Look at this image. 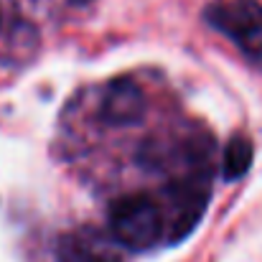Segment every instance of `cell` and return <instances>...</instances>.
Masks as SVG:
<instances>
[{
    "instance_id": "6da1fadb",
    "label": "cell",
    "mask_w": 262,
    "mask_h": 262,
    "mask_svg": "<svg viewBox=\"0 0 262 262\" xmlns=\"http://www.w3.org/2000/svg\"><path fill=\"white\" fill-rule=\"evenodd\" d=\"M110 234L125 250L143 252L158 245L163 234L161 206L145 193H127L110 204Z\"/></svg>"
},
{
    "instance_id": "7a4b0ae2",
    "label": "cell",
    "mask_w": 262,
    "mask_h": 262,
    "mask_svg": "<svg viewBox=\"0 0 262 262\" xmlns=\"http://www.w3.org/2000/svg\"><path fill=\"white\" fill-rule=\"evenodd\" d=\"M204 18L262 67V5L257 0H216L204 10Z\"/></svg>"
},
{
    "instance_id": "3957f363",
    "label": "cell",
    "mask_w": 262,
    "mask_h": 262,
    "mask_svg": "<svg viewBox=\"0 0 262 262\" xmlns=\"http://www.w3.org/2000/svg\"><path fill=\"white\" fill-rule=\"evenodd\" d=\"M209 204V173L193 171L181 178H173L166 188V211L163 214V232L171 242H181L193 227L201 222V214Z\"/></svg>"
},
{
    "instance_id": "277c9868",
    "label": "cell",
    "mask_w": 262,
    "mask_h": 262,
    "mask_svg": "<svg viewBox=\"0 0 262 262\" xmlns=\"http://www.w3.org/2000/svg\"><path fill=\"white\" fill-rule=\"evenodd\" d=\"M145 94L143 89L138 87L133 79H115L104 97H102V104H99V117L102 122L107 125H115V127H130V125H138L145 115Z\"/></svg>"
},
{
    "instance_id": "5b68a950",
    "label": "cell",
    "mask_w": 262,
    "mask_h": 262,
    "mask_svg": "<svg viewBox=\"0 0 262 262\" xmlns=\"http://www.w3.org/2000/svg\"><path fill=\"white\" fill-rule=\"evenodd\" d=\"M115 237L94 229L69 232L56 242V262H122Z\"/></svg>"
},
{
    "instance_id": "8992f818",
    "label": "cell",
    "mask_w": 262,
    "mask_h": 262,
    "mask_svg": "<svg viewBox=\"0 0 262 262\" xmlns=\"http://www.w3.org/2000/svg\"><path fill=\"white\" fill-rule=\"evenodd\" d=\"M255 161V145L250 138L245 135H234L227 148H224V158H222V176L227 181H237L252 168Z\"/></svg>"
},
{
    "instance_id": "52a82bcc",
    "label": "cell",
    "mask_w": 262,
    "mask_h": 262,
    "mask_svg": "<svg viewBox=\"0 0 262 262\" xmlns=\"http://www.w3.org/2000/svg\"><path fill=\"white\" fill-rule=\"evenodd\" d=\"M69 3H74V5H84V3H89V0H69Z\"/></svg>"
}]
</instances>
